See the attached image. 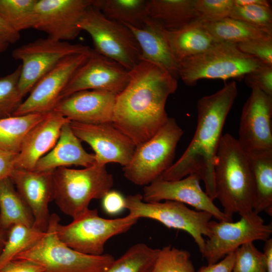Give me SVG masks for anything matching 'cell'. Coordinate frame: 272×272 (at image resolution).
I'll return each instance as SVG.
<instances>
[{
    "mask_svg": "<svg viewBox=\"0 0 272 272\" xmlns=\"http://www.w3.org/2000/svg\"><path fill=\"white\" fill-rule=\"evenodd\" d=\"M177 86V79L166 70L140 60L130 70L126 86L117 95L112 124L136 147L145 142L167 121L166 103Z\"/></svg>",
    "mask_w": 272,
    "mask_h": 272,
    "instance_id": "1",
    "label": "cell"
},
{
    "mask_svg": "<svg viewBox=\"0 0 272 272\" xmlns=\"http://www.w3.org/2000/svg\"><path fill=\"white\" fill-rule=\"evenodd\" d=\"M235 81L197 102V125L194 135L179 159L157 179L172 181L194 174L205 184L206 192L216 198L215 165L227 117L238 95ZM157 180V179H156Z\"/></svg>",
    "mask_w": 272,
    "mask_h": 272,
    "instance_id": "2",
    "label": "cell"
},
{
    "mask_svg": "<svg viewBox=\"0 0 272 272\" xmlns=\"http://www.w3.org/2000/svg\"><path fill=\"white\" fill-rule=\"evenodd\" d=\"M214 172L216 198L224 214L232 219L234 214L253 211V180L247 154L230 133L221 138Z\"/></svg>",
    "mask_w": 272,
    "mask_h": 272,
    "instance_id": "3",
    "label": "cell"
},
{
    "mask_svg": "<svg viewBox=\"0 0 272 272\" xmlns=\"http://www.w3.org/2000/svg\"><path fill=\"white\" fill-rule=\"evenodd\" d=\"M53 200L60 210L73 219L89 209L92 199H102L113 185L106 165L83 169L58 168L53 171Z\"/></svg>",
    "mask_w": 272,
    "mask_h": 272,
    "instance_id": "4",
    "label": "cell"
},
{
    "mask_svg": "<svg viewBox=\"0 0 272 272\" xmlns=\"http://www.w3.org/2000/svg\"><path fill=\"white\" fill-rule=\"evenodd\" d=\"M59 220L56 214L50 215L48 227L42 237L13 259L36 263L44 268V272H104L114 260L113 256L85 254L67 246L56 234Z\"/></svg>",
    "mask_w": 272,
    "mask_h": 272,
    "instance_id": "5",
    "label": "cell"
},
{
    "mask_svg": "<svg viewBox=\"0 0 272 272\" xmlns=\"http://www.w3.org/2000/svg\"><path fill=\"white\" fill-rule=\"evenodd\" d=\"M262 64L242 52L235 44L216 42L203 52L181 60L178 76L185 85L193 86L202 79L244 78Z\"/></svg>",
    "mask_w": 272,
    "mask_h": 272,
    "instance_id": "6",
    "label": "cell"
},
{
    "mask_svg": "<svg viewBox=\"0 0 272 272\" xmlns=\"http://www.w3.org/2000/svg\"><path fill=\"white\" fill-rule=\"evenodd\" d=\"M183 131L169 117L151 139L136 147L129 163L123 167L124 177L133 184L146 186L157 179L173 164Z\"/></svg>",
    "mask_w": 272,
    "mask_h": 272,
    "instance_id": "7",
    "label": "cell"
},
{
    "mask_svg": "<svg viewBox=\"0 0 272 272\" xmlns=\"http://www.w3.org/2000/svg\"><path fill=\"white\" fill-rule=\"evenodd\" d=\"M91 37L94 50L131 70L140 61L141 51L132 31L123 24L106 17L92 4L78 24Z\"/></svg>",
    "mask_w": 272,
    "mask_h": 272,
    "instance_id": "8",
    "label": "cell"
},
{
    "mask_svg": "<svg viewBox=\"0 0 272 272\" xmlns=\"http://www.w3.org/2000/svg\"><path fill=\"white\" fill-rule=\"evenodd\" d=\"M125 209L132 217L153 219L169 228L186 232L192 237L201 254L203 253L206 241L203 236L209 238L211 235L209 224L213 216L210 213L191 210L176 201L145 202L140 194L125 197Z\"/></svg>",
    "mask_w": 272,
    "mask_h": 272,
    "instance_id": "9",
    "label": "cell"
},
{
    "mask_svg": "<svg viewBox=\"0 0 272 272\" xmlns=\"http://www.w3.org/2000/svg\"><path fill=\"white\" fill-rule=\"evenodd\" d=\"M139 219L129 215L113 219L100 217L96 209H88L65 225L57 224L60 240L79 252L91 255L103 253L106 242L114 236L127 231Z\"/></svg>",
    "mask_w": 272,
    "mask_h": 272,
    "instance_id": "10",
    "label": "cell"
},
{
    "mask_svg": "<svg viewBox=\"0 0 272 272\" xmlns=\"http://www.w3.org/2000/svg\"><path fill=\"white\" fill-rule=\"evenodd\" d=\"M90 49L88 46L48 37L37 39L14 49L12 53L13 58L22 61L19 88L23 98L63 58Z\"/></svg>",
    "mask_w": 272,
    "mask_h": 272,
    "instance_id": "11",
    "label": "cell"
},
{
    "mask_svg": "<svg viewBox=\"0 0 272 272\" xmlns=\"http://www.w3.org/2000/svg\"><path fill=\"white\" fill-rule=\"evenodd\" d=\"M236 222L211 221V235L205 241L202 255L208 264L216 263L247 242L265 241L272 234L271 224L253 211L240 215Z\"/></svg>",
    "mask_w": 272,
    "mask_h": 272,
    "instance_id": "12",
    "label": "cell"
},
{
    "mask_svg": "<svg viewBox=\"0 0 272 272\" xmlns=\"http://www.w3.org/2000/svg\"><path fill=\"white\" fill-rule=\"evenodd\" d=\"M90 50L70 55L61 59L37 83L13 115L52 111L74 74L88 59Z\"/></svg>",
    "mask_w": 272,
    "mask_h": 272,
    "instance_id": "13",
    "label": "cell"
},
{
    "mask_svg": "<svg viewBox=\"0 0 272 272\" xmlns=\"http://www.w3.org/2000/svg\"><path fill=\"white\" fill-rule=\"evenodd\" d=\"M129 78V70L91 49L88 59L61 93L60 101L83 90H103L118 94L126 86Z\"/></svg>",
    "mask_w": 272,
    "mask_h": 272,
    "instance_id": "14",
    "label": "cell"
},
{
    "mask_svg": "<svg viewBox=\"0 0 272 272\" xmlns=\"http://www.w3.org/2000/svg\"><path fill=\"white\" fill-rule=\"evenodd\" d=\"M272 96L251 89L241 114L237 140L246 152L272 150Z\"/></svg>",
    "mask_w": 272,
    "mask_h": 272,
    "instance_id": "15",
    "label": "cell"
},
{
    "mask_svg": "<svg viewBox=\"0 0 272 272\" xmlns=\"http://www.w3.org/2000/svg\"><path fill=\"white\" fill-rule=\"evenodd\" d=\"M70 125L78 139L93 149L97 164L106 165L116 163L124 167L129 163L136 146L112 123L89 124L71 121Z\"/></svg>",
    "mask_w": 272,
    "mask_h": 272,
    "instance_id": "16",
    "label": "cell"
},
{
    "mask_svg": "<svg viewBox=\"0 0 272 272\" xmlns=\"http://www.w3.org/2000/svg\"><path fill=\"white\" fill-rule=\"evenodd\" d=\"M93 0H37L33 28L49 38L63 41L75 39L81 31L78 24Z\"/></svg>",
    "mask_w": 272,
    "mask_h": 272,
    "instance_id": "17",
    "label": "cell"
},
{
    "mask_svg": "<svg viewBox=\"0 0 272 272\" xmlns=\"http://www.w3.org/2000/svg\"><path fill=\"white\" fill-rule=\"evenodd\" d=\"M200 180L194 174L176 180L157 179L144 186L142 198L148 202L167 200L178 201L197 211L209 213L218 221H232L233 219L220 210L202 189Z\"/></svg>",
    "mask_w": 272,
    "mask_h": 272,
    "instance_id": "18",
    "label": "cell"
},
{
    "mask_svg": "<svg viewBox=\"0 0 272 272\" xmlns=\"http://www.w3.org/2000/svg\"><path fill=\"white\" fill-rule=\"evenodd\" d=\"M53 171L15 169L10 178L30 208L34 218L33 228L45 232L50 215L49 203L53 200Z\"/></svg>",
    "mask_w": 272,
    "mask_h": 272,
    "instance_id": "19",
    "label": "cell"
},
{
    "mask_svg": "<svg viewBox=\"0 0 272 272\" xmlns=\"http://www.w3.org/2000/svg\"><path fill=\"white\" fill-rule=\"evenodd\" d=\"M117 95L103 90L81 91L61 99L53 110L71 121L112 123Z\"/></svg>",
    "mask_w": 272,
    "mask_h": 272,
    "instance_id": "20",
    "label": "cell"
},
{
    "mask_svg": "<svg viewBox=\"0 0 272 272\" xmlns=\"http://www.w3.org/2000/svg\"><path fill=\"white\" fill-rule=\"evenodd\" d=\"M71 121L54 110L48 113L25 136L15 161V169L33 171L38 160L55 145L62 126Z\"/></svg>",
    "mask_w": 272,
    "mask_h": 272,
    "instance_id": "21",
    "label": "cell"
},
{
    "mask_svg": "<svg viewBox=\"0 0 272 272\" xmlns=\"http://www.w3.org/2000/svg\"><path fill=\"white\" fill-rule=\"evenodd\" d=\"M71 122L62 126L56 144L38 160L33 171H53L58 168L73 165L85 168L96 163L94 154L87 152L83 148L81 141L71 127Z\"/></svg>",
    "mask_w": 272,
    "mask_h": 272,
    "instance_id": "22",
    "label": "cell"
},
{
    "mask_svg": "<svg viewBox=\"0 0 272 272\" xmlns=\"http://www.w3.org/2000/svg\"><path fill=\"white\" fill-rule=\"evenodd\" d=\"M124 25L132 31L138 42L141 51L140 60L156 64L175 78H179V63L173 56L158 24L149 18L142 28Z\"/></svg>",
    "mask_w": 272,
    "mask_h": 272,
    "instance_id": "23",
    "label": "cell"
},
{
    "mask_svg": "<svg viewBox=\"0 0 272 272\" xmlns=\"http://www.w3.org/2000/svg\"><path fill=\"white\" fill-rule=\"evenodd\" d=\"M160 28L173 56L179 63L203 52L216 43L200 19L176 30H167L161 27Z\"/></svg>",
    "mask_w": 272,
    "mask_h": 272,
    "instance_id": "24",
    "label": "cell"
},
{
    "mask_svg": "<svg viewBox=\"0 0 272 272\" xmlns=\"http://www.w3.org/2000/svg\"><path fill=\"white\" fill-rule=\"evenodd\" d=\"M246 153L253 180V211L258 214L264 212L271 216L272 150Z\"/></svg>",
    "mask_w": 272,
    "mask_h": 272,
    "instance_id": "25",
    "label": "cell"
},
{
    "mask_svg": "<svg viewBox=\"0 0 272 272\" xmlns=\"http://www.w3.org/2000/svg\"><path fill=\"white\" fill-rule=\"evenodd\" d=\"M149 18L167 30L179 29L198 19L195 0H149Z\"/></svg>",
    "mask_w": 272,
    "mask_h": 272,
    "instance_id": "26",
    "label": "cell"
},
{
    "mask_svg": "<svg viewBox=\"0 0 272 272\" xmlns=\"http://www.w3.org/2000/svg\"><path fill=\"white\" fill-rule=\"evenodd\" d=\"M17 224L33 227L34 218L11 178L7 177L0 181V226L8 230Z\"/></svg>",
    "mask_w": 272,
    "mask_h": 272,
    "instance_id": "27",
    "label": "cell"
},
{
    "mask_svg": "<svg viewBox=\"0 0 272 272\" xmlns=\"http://www.w3.org/2000/svg\"><path fill=\"white\" fill-rule=\"evenodd\" d=\"M149 0H93L92 5L107 18L142 28L149 18Z\"/></svg>",
    "mask_w": 272,
    "mask_h": 272,
    "instance_id": "28",
    "label": "cell"
},
{
    "mask_svg": "<svg viewBox=\"0 0 272 272\" xmlns=\"http://www.w3.org/2000/svg\"><path fill=\"white\" fill-rule=\"evenodd\" d=\"M48 113H30L0 118V149L18 154L27 133Z\"/></svg>",
    "mask_w": 272,
    "mask_h": 272,
    "instance_id": "29",
    "label": "cell"
},
{
    "mask_svg": "<svg viewBox=\"0 0 272 272\" xmlns=\"http://www.w3.org/2000/svg\"><path fill=\"white\" fill-rule=\"evenodd\" d=\"M203 24L216 42L236 44L271 36L249 24L230 17L215 22H203Z\"/></svg>",
    "mask_w": 272,
    "mask_h": 272,
    "instance_id": "30",
    "label": "cell"
},
{
    "mask_svg": "<svg viewBox=\"0 0 272 272\" xmlns=\"http://www.w3.org/2000/svg\"><path fill=\"white\" fill-rule=\"evenodd\" d=\"M160 250L145 243L134 244L114 259L104 272H153Z\"/></svg>",
    "mask_w": 272,
    "mask_h": 272,
    "instance_id": "31",
    "label": "cell"
},
{
    "mask_svg": "<svg viewBox=\"0 0 272 272\" xmlns=\"http://www.w3.org/2000/svg\"><path fill=\"white\" fill-rule=\"evenodd\" d=\"M0 253V269L18 254L36 243L45 232L22 224L12 226Z\"/></svg>",
    "mask_w": 272,
    "mask_h": 272,
    "instance_id": "32",
    "label": "cell"
},
{
    "mask_svg": "<svg viewBox=\"0 0 272 272\" xmlns=\"http://www.w3.org/2000/svg\"><path fill=\"white\" fill-rule=\"evenodd\" d=\"M37 0H0V16L20 33L33 28Z\"/></svg>",
    "mask_w": 272,
    "mask_h": 272,
    "instance_id": "33",
    "label": "cell"
},
{
    "mask_svg": "<svg viewBox=\"0 0 272 272\" xmlns=\"http://www.w3.org/2000/svg\"><path fill=\"white\" fill-rule=\"evenodd\" d=\"M20 64L12 73L0 78V118L13 116L23 102L19 88Z\"/></svg>",
    "mask_w": 272,
    "mask_h": 272,
    "instance_id": "34",
    "label": "cell"
},
{
    "mask_svg": "<svg viewBox=\"0 0 272 272\" xmlns=\"http://www.w3.org/2000/svg\"><path fill=\"white\" fill-rule=\"evenodd\" d=\"M153 272H195L189 252L170 245L160 249Z\"/></svg>",
    "mask_w": 272,
    "mask_h": 272,
    "instance_id": "35",
    "label": "cell"
},
{
    "mask_svg": "<svg viewBox=\"0 0 272 272\" xmlns=\"http://www.w3.org/2000/svg\"><path fill=\"white\" fill-rule=\"evenodd\" d=\"M230 17L249 24L272 36V11L270 6L234 5Z\"/></svg>",
    "mask_w": 272,
    "mask_h": 272,
    "instance_id": "36",
    "label": "cell"
},
{
    "mask_svg": "<svg viewBox=\"0 0 272 272\" xmlns=\"http://www.w3.org/2000/svg\"><path fill=\"white\" fill-rule=\"evenodd\" d=\"M232 272H267L263 252L253 242H247L235 251Z\"/></svg>",
    "mask_w": 272,
    "mask_h": 272,
    "instance_id": "37",
    "label": "cell"
},
{
    "mask_svg": "<svg viewBox=\"0 0 272 272\" xmlns=\"http://www.w3.org/2000/svg\"><path fill=\"white\" fill-rule=\"evenodd\" d=\"M234 6L233 0H195L198 19L205 23L230 17Z\"/></svg>",
    "mask_w": 272,
    "mask_h": 272,
    "instance_id": "38",
    "label": "cell"
},
{
    "mask_svg": "<svg viewBox=\"0 0 272 272\" xmlns=\"http://www.w3.org/2000/svg\"><path fill=\"white\" fill-rule=\"evenodd\" d=\"M242 52L251 55L262 63L272 65V37L258 38L236 44Z\"/></svg>",
    "mask_w": 272,
    "mask_h": 272,
    "instance_id": "39",
    "label": "cell"
},
{
    "mask_svg": "<svg viewBox=\"0 0 272 272\" xmlns=\"http://www.w3.org/2000/svg\"><path fill=\"white\" fill-rule=\"evenodd\" d=\"M245 84L251 89H258L272 96V65L262 64L244 77Z\"/></svg>",
    "mask_w": 272,
    "mask_h": 272,
    "instance_id": "40",
    "label": "cell"
},
{
    "mask_svg": "<svg viewBox=\"0 0 272 272\" xmlns=\"http://www.w3.org/2000/svg\"><path fill=\"white\" fill-rule=\"evenodd\" d=\"M102 207L107 214L117 215L125 209V197L120 192L110 190L102 197Z\"/></svg>",
    "mask_w": 272,
    "mask_h": 272,
    "instance_id": "41",
    "label": "cell"
},
{
    "mask_svg": "<svg viewBox=\"0 0 272 272\" xmlns=\"http://www.w3.org/2000/svg\"><path fill=\"white\" fill-rule=\"evenodd\" d=\"M44 268L32 261L13 259L0 269V272H44Z\"/></svg>",
    "mask_w": 272,
    "mask_h": 272,
    "instance_id": "42",
    "label": "cell"
},
{
    "mask_svg": "<svg viewBox=\"0 0 272 272\" xmlns=\"http://www.w3.org/2000/svg\"><path fill=\"white\" fill-rule=\"evenodd\" d=\"M235 260V251L220 261L200 267L197 272H232Z\"/></svg>",
    "mask_w": 272,
    "mask_h": 272,
    "instance_id": "43",
    "label": "cell"
},
{
    "mask_svg": "<svg viewBox=\"0 0 272 272\" xmlns=\"http://www.w3.org/2000/svg\"><path fill=\"white\" fill-rule=\"evenodd\" d=\"M17 154L0 149V181L10 177L15 169V161Z\"/></svg>",
    "mask_w": 272,
    "mask_h": 272,
    "instance_id": "44",
    "label": "cell"
},
{
    "mask_svg": "<svg viewBox=\"0 0 272 272\" xmlns=\"http://www.w3.org/2000/svg\"><path fill=\"white\" fill-rule=\"evenodd\" d=\"M20 38V33L13 29L0 16V39L10 44L16 43L19 40Z\"/></svg>",
    "mask_w": 272,
    "mask_h": 272,
    "instance_id": "45",
    "label": "cell"
},
{
    "mask_svg": "<svg viewBox=\"0 0 272 272\" xmlns=\"http://www.w3.org/2000/svg\"><path fill=\"white\" fill-rule=\"evenodd\" d=\"M263 247V255L267 272H272V238L266 240Z\"/></svg>",
    "mask_w": 272,
    "mask_h": 272,
    "instance_id": "46",
    "label": "cell"
},
{
    "mask_svg": "<svg viewBox=\"0 0 272 272\" xmlns=\"http://www.w3.org/2000/svg\"><path fill=\"white\" fill-rule=\"evenodd\" d=\"M234 5L242 6L248 5H264L270 6V2L267 0H233Z\"/></svg>",
    "mask_w": 272,
    "mask_h": 272,
    "instance_id": "47",
    "label": "cell"
},
{
    "mask_svg": "<svg viewBox=\"0 0 272 272\" xmlns=\"http://www.w3.org/2000/svg\"><path fill=\"white\" fill-rule=\"evenodd\" d=\"M4 231L6 230H4L0 226V253L3 248L5 242L6 241L4 239Z\"/></svg>",
    "mask_w": 272,
    "mask_h": 272,
    "instance_id": "48",
    "label": "cell"
},
{
    "mask_svg": "<svg viewBox=\"0 0 272 272\" xmlns=\"http://www.w3.org/2000/svg\"><path fill=\"white\" fill-rule=\"evenodd\" d=\"M9 45V44L8 42L0 39V53L6 51Z\"/></svg>",
    "mask_w": 272,
    "mask_h": 272,
    "instance_id": "49",
    "label": "cell"
}]
</instances>
